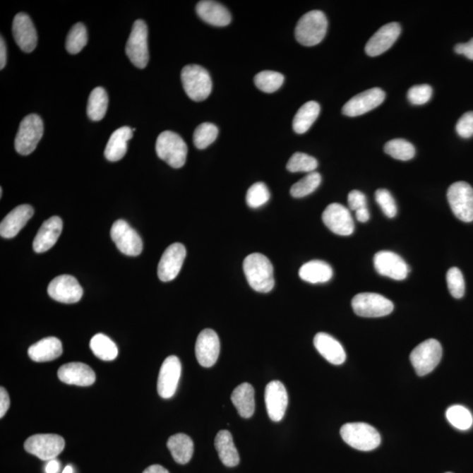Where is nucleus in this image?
I'll use <instances>...</instances> for the list:
<instances>
[{
    "instance_id": "nucleus-1",
    "label": "nucleus",
    "mask_w": 473,
    "mask_h": 473,
    "mask_svg": "<svg viewBox=\"0 0 473 473\" xmlns=\"http://www.w3.org/2000/svg\"><path fill=\"white\" fill-rule=\"evenodd\" d=\"M243 268L247 282L257 292L268 293L274 289V268L263 254H250L244 261Z\"/></svg>"
},
{
    "instance_id": "nucleus-2",
    "label": "nucleus",
    "mask_w": 473,
    "mask_h": 473,
    "mask_svg": "<svg viewBox=\"0 0 473 473\" xmlns=\"http://www.w3.org/2000/svg\"><path fill=\"white\" fill-rule=\"evenodd\" d=\"M328 20L322 11L313 10L304 14L298 21L296 38L301 45L312 47L319 44L325 37Z\"/></svg>"
},
{
    "instance_id": "nucleus-3",
    "label": "nucleus",
    "mask_w": 473,
    "mask_h": 473,
    "mask_svg": "<svg viewBox=\"0 0 473 473\" xmlns=\"http://www.w3.org/2000/svg\"><path fill=\"white\" fill-rule=\"evenodd\" d=\"M181 79L185 92L193 101L205 100L212 93V78L209 72L199 65L185 66L181 71Z\"/></svg>"
},
{
    "instance_id": "nucleus-4",
    "label": "nucleus",
    "mask_w": 473,
    "mask_h": 473,
    "mask_svg": "<svg viewBox=\"0 0 473 473\" xmlns=\"http://www.w3.org/2000/svg\"><path fill=\"white\" fill-rule=\"evenodd\" d=\"M155 148L158 157L174 169H180L186 162L188 147L179 134L165 131L158 136Z\"/></svg>"
},
{
    "instance_id": "nucleus-5",
    "label": "nucleus",
    "mask_w": 473,
    "mask_h": 473,
    "mask_svg": "<svg viewBox=\"0 0 473 473\" xmlns=\"http://www.w3.org/2000/svg\"><path fill=\"white\" fill-rule=\"evenodd\" d=\"M340 434L348 445L356 450L370 451L380 446V433L369 424L351 423L342 426Z\"/></svg>"
},
{
    "instance_id": "nucleus-6",
    "label": "nucleus",
    "mask_w": 473,
    "mask_h": 473,
    "mask_svg": "<svg viewBox=\"0 0 473 473\" xmlns=\"http://www.w3.org/2000/svg\"><path fill=\"white\" fill-rule=\"evenodd\" d=\"M443 349L438 340H425L418 345L410 354V361L412 363L418 376H425L438 366L441 361Z\"/></svg>"
},
{
    "instance_id": "nucleus-7",
    "label": "nucleus",
    "mask_w": 473,
    "mask_h": 473,
    "mask_svg": "<svg viewBox=\"0 0 473 473\" xmlns=\"http://www.w3.org/2000/svg\"><path fill=\"white\" fill-rule=\"evenodd\" d=\"M44 132L42 119L36 114L28 115L21 121L16 138V149L21 155L35 151Z\"/></svg>"
},
{
    "instance_id": "nucleus-8",
    "label": "nucleus",
    "mask_w": 473,
    "mask_h": 473,
    "mask_svg": "<svg viewBox=\"0 0 473 473\" xmlns=\"http://www.w3.org/2000/svg\"><path fill=\"white\" fill-rule=\"evenodd\" d=\"M148 29L144 20L134 23L132 32L127 41L126 53L134 66L139 68L147 67L149 61Z\"/></svg>"
},
{
    "instance_id": "nucleus-9",
    "label": "nucleus",
    "mask_w": 473,
    "mask_h": 473,
    "mask_svg": "<svg viewBox=\"0 0 473 473\" xmlns=\"http://www.w3.org/2000/svg\"><path fill=\"white\" fill-rule=\"evenodd\" d=\"M447 198L451 210L458 220L469 223L473 221V188L465 181L450 185Z\"/></svg>"
},
{
    "instance_id": "nucleus-10",
    "label": "nucleus",
    "mask_w": 473,
    "mask_h": 473,
    "mask_svg": "<svg viewBox=\"0 0 473 473\" xmlns=\"http://www.w3.org/2000/svg\"><path fill=\"white\" fill-rule=\"evenodd\" d=\"M356 315L362 318H381L394 311V304L388 298L376 293H360L352 301Z\"/></svg>"
},
{
    "instance_id": "nucleus-11",
    "label": "nucleus",
    "mask_w": 473,
    "mask_h": 473,
    "mask_svg": "<svg viewBox=\"0 0 473 473\" xmlns=\"http://www.w3.org/2000/svg\"><path fill=\"white\" fill-rule=\"evenodd\" d=\"M64 447V439L56 434H36L30 436L24 443V448L28 453L43 461L54 460Z\"/></svg>"
},
{
    "instance_id": "nucleus-12",
    "label": "nucleus",
    "mask_w": 473,
    "mask_h": 473,
    "mask_svg": "<svg viewBox=\"0 0 473 473\" xmlns=\"http://www.w3.org/2000/svg\"><path fill=\"white\" fill-rule=\"evenodd\" d=\"M112 241L122 253L127 256H138L143 250L140 236L125 220L114 222L111 229Z\"/></svg>"
},
{
    "instance_id": "nucleus-13",
    "label": "nucleus",
    "mask_w": 473,
    "mask_h": 473,
    "mask_svg": "<svg viewBox=\"0 0 473 473\" xmlns=\"http://www.w3.org/2000/svg\"><path fill=\"white\" fill-rule=\"evenodd\" d=\"M47 293L52 299L59 303L71 304L78 303L83 291L78 280L71 275H60L54 278L47 287Z\"/></svg>"
},
{
    "instance_id": "nucleus-14",
    "label": "nucleus",
    "mask_w": 473,
    "mask_h": 473,
    "mask_svg": "<svg viewBox=\"0 0 473 473\" xmlns=\"http://www.w3.org/2000/svg\"><path fill=\"white\" fill-rule=\"evenodd\" d=\"M186 254V249L183 244L174 243L167 247L159 262V279L164 282L176 279L183 267Z\"/></svg>"
},
{
    "instance_id": "nucleus-15",
    "label": "nucleus",
    "mask_w": 473,
    "mask_h": 473,
    "mask_svg": "<svg viewBox=\"0 0 473 473\" xmlns=\"http://www.w3.org/2000/svg\"><path fill=\"white\" fill-rule=\"evenodd\" d=\"M323 221L335 234L349 236L354 234V221L347 207L340 203H331L323 213Z\"/></svg>"
},
{
    "instance_id": "nucleus-16",
    "label": "nucleus",
    "mask_w": 473,
    "mask_h": 473,
    "mask_svg": "<svg viewBox=\"0 0 473 473\" xmlns=\"http://www.w3.org/2000/svg\"><path fill=\"white\" fill-rule=\"evenodd\" d=\"M181 373V364L176 356H169L160 370L157 390L163 399H169L176 394Z\"/></svg>"
},
{
    "instance_id": "nucleus-17",
    "label": "nucleus",
    "mask_w": 473,
    "mask_h": 473,
    "mask_svg": "<svg viewBox=\"0 0 473 473\" xmlns=\"http://www.w3.org/2000/svg\"><path fill=\"white\" fill-rule=\"evenodd\" d=\"M385 94L381 88H373L356 95L342 109V112L348 117L367 114L383 103Z\"/></svg>"
},
{
    "instance_id": "nucleus-18",
    "label": "nucleus",
    "mask_w": 473,
    "mask_h": 473,
    "mask_svg": "<svg viewBox=\"0 0 473 473\" xmlns=\"http://www.w3.org/2000/svg\"><path fill=\"white\" fill-rule=\"evenodd\" d=\"M374 268L382 276L402 281L407 278L409 272V265L398 254L390 251H381L374 256Z\"/></svg>"
},
{
    "instance_id": "nucleus-19",
    "label": "nucleus",
    "mask_w": 473,
    "mask_h": 473,
    "mask_svg": "<svg viewBox=\"0 0 473 473\" xmlns=\"http://www.w3.org/2000/svg\"><path fill=\"white\" fill-rule=\"evenodd\" d=\"M220 354V341L217 334L212 329L200 333L196 343V356L203 367H212L216 364Z\"/></svg>"
},
{
    "instance_id": "nucleus-20",
    "label": "nucleus",
    "mask_w": 473,
    "mask_h": 473,
    "mask_svg": "<svg viewBox=\"0 0 473 473\" xmlns=\"http://www.w3.org/2000/svg\"><path fill=\"white\" fill-rule=\"evenodd\" d=\"M265 402L269 418L274 421H282L285 416L289 397L285 385L281 381H274L267 385Z\"/></svg>"
},
{
    "instance_id": "nucleus-21",
    "label": "nucleus",
    "mask_w": 473,
    "mask_h": 473,
    "mask_svg": "<svg viewBox=\"0 0 473 473\" xmlns=\"http://www.w3.org/2000/svg\"><path fill=\"white\" fill-rule=\"evenodd\" d=\"M401 31V25L398 23H392L384 25L366 43V53L372 57L385 53L397 41Z\"/></svg>"
},
{
    "instance_id": "nucleus-22",
    "label": "nucleus",
    "mask_w": 473,
    "mask_h": 473,
    "mask_svg": "<svg viewBox=\"0 0 473 473\" xmlns=\"http://www.w3.org/2000/svg\"><path fill=\"white\" fill-rule=\"evenodd\" d=\"M13 35L17 45L25 53H31L37 46V32L28 14L20 13L14 17Z\"/></svg>"
},
{
    "instance_id": "nucleus-23",
    "label": "nucleus",
    "mask_w": 473,
    "mask_h": 473,
    "mask_svg": "<svg viewBox=\"0 0 473 473\" xmlns=\"http://www.w3.org/2000/svg\"><path fill=\"white\" fill-rule=\"evenodd\" d=\"M58 378L64 383L88 387L96 381V374L86 364L72 362L65 364L58 370Z\"/></svg>"
},
{
    "instance_id": "nucleus-24",
    "label": "nucleus",
    "mask_w": 473,
    "mask_h": 473,
    "mask_svg": "<svg viewBox=\"0 0 473 473\" xmlns=\"http://www.w3.org/2000/svg\"><path fill=\"white\" fill-rule=\"evenodd\" d=\"M63 220L59 217H50L39 229L32 243L35 252L45 253L56 245L63 231Z\"/></svg>"
},
{
    "instance_id": "nucleus-25",
    "label": "nucleus",
    "mask_w": 473,
    "mask_h": 473,
    "mask_svg": "<svg viewBox=\"0 0 473 473\" xmlns=\"http://www.w3.org/2000/svg\"><path fill=\"white\" fill-rule=\"evenodd\" d=\"M34 215L31 205H23L16 207L0 224V235L2 238L12 239L17 236Z\"/></svg>"
},
{
    "instance_id": "nucleus-26",
    "label": "nucleus",
    "mask_w": 473,
    "mask_h": 473,
    "mask_svg": "<svg viewBox=\"0 0 473 473\" xmlns=\"http://www.w3.org/2000/svg\"><path fill=\"white\" fill-rule=\"evenodd\" d=\"M196 10L200 19L215 27H225L231 23L230 12L220 3L203 0L198 2Z\"/></svg>"
},
{
    "instance_id": "nucleus-27",
    "label": "nucleus",
    "mask_w": 473,
    "mask_h": 473,
    "mask_svg": "<svg viewBox=\"0 0 473 473\" xmlns=\"http://www.w3.org/2000/svg\"><path fill=\"white\" fill-rule=\"evenodd\" d=\"M314 345L323 358L333 365H341L347 359V354L342 345L330 335L319 333L314 337Z\"/></svg>"
},
{
    "instance_id": "nucleus-28",
    "label": "nucleus",
    "mask_w": 473,
    "mask_h": 473,
    "mask_svg": "<svg viewBox=\"0 0 473 473\" xmlns=\"http://www.w3.org/2000/svg\"><path fill=\"white\" fill-rule=\"evenodd\" d=\"M63 354V345L58 338H43L28 349V356L35 362H49Z\"/></svg>"
},
{
    "instance_id": "nucleus-29",
    "label": "nucleus",
    "mask_w": 473,
    "mask_h": 473,
    "mask_svg": "<svg viewBox=\"0 0 473 473\" xmlns=\"http://www.w3.org/2000/svg\"><path fill=\"white\" fill-rule=\"evenodd\" d=\"M133 130L128 126L120 127L112 134L105 148V158L110 162H118L126 155L127 142L133 138Z\"/></svg>"
},
{
    "instance_id": "nucleus-30",
    "label": "nucleus",
    "mask_w": 473,
    "mask_h": 473,
    "mask_svg": "<svg viewBox=\"0 0 473 473\" xmlns=\"http://www.w3.org/2000/svg\"><path fill=\"white\" fill-rule=\"evenodd\" d=\"M231 399L240 417L245 419L253 417L256 411V399H254V389L252 385L240 384L232 392Z\"/></svg>"
},
{
    "instance_id": "nucleus-31",
    "label": "nucleus",
    "mask_w": 473,
    "mask_h": 473,
    "mask_svg": "<svg viewBox=\"0 0 473 473\" xmlns=\"http://www.w3.org/2000/svg\"><path fill=\"white\" fill-rule=\"evenodd\" d=\"M214 443L218 457L225 467H235L239 464V455L230 432L228 431L218 432Z\"/></svg>"
},
{
    "instance_id": "nucleus-32",
    "label": "nucleus",
    "mask_w": 473,
    "mask_h": 473,
    "mask_svg": "<svg viewBox=\"0 0 473 473\" xmlns=\"http://www.w3.org/2000/svg\"><path fill=\"white\" fill-rule=\"evenodd\" d=\"M167 446L174 461L180 465L188 464L194 453V443L188 436L183 433L170 436Z\"/></svg>"
},
{
    "instance_id": "nucleus-33",
    "label": "nucleus",
    "mask_w": 473,
    "mask_h": 473,
    "mask_svg": "<svg viewBox=\"0 0 473 473\" xmlns=\"http://www.w3.org/2000/svg\"><path fill=\"white\" fill-rule=\"evenodd\" d=\"M299 276L303 281L309 283H325L333 278V270L325 261H311L300 268Z\"/></svg>"
},
{
    "instance_id": "nucleus-34",
    "label": "nucleus",
    "mask_w": 473,
    "mask_h": 473,
    "mask_svg": "<svg viewBox=\"0 0 473 473\" xmlns=\"http://www.w3.org/2000/svg\"><path fill=\"white\" fill-rule=\"evenodd\" d=\"M320 104L316 101L304 104L297 112L293 120V129L298 134H303L309 130L320 114Z\"/></svg>"
},
{
    "instance_id": "nucleus-35",
    "label": "nucleus",
    "mask_w": 473,
    "mask_h": 473,
    "mask_svg": "<svg viewBox=\"0 0 473 473\" xmlns=\"http://www.w3.org/2000/svg\"><path fill=\"white\" fill-rule=\"evenodd\" d=\"M109 98L107 90L102 87H97L90 95L87 114L92 121H100L107 114Z\"/></svg>"
},
{
    "instance_id": "nucleus-36",
    "label": "nucleus",
    "mask_w": 473,
    "mask_h": 473,
    "mask_svg": "<svg viewBox=\"0 0 473 473\" xmlns=\"http://www.w3.org/2000/svg\"><path fill=\"white\" fill-rule=\"evenodd\" d=\"M90 347L94 355L104 361H112L118 357L117 345L110 337L102 333L95 335L90 342Z\"/></svg>"
},
{
    "instance_id": "nucleus-37",
    "label": "nucleus",
    "mask_w": 473,
    "mask_h": 473,
    "mask_svg": "<svg viewBox=\"0 0 473 473\" xmlns=\"http://www.w3.org/2000/svg\"><path fill=\"white\" fill-rule=\"evenodd\" d=\"M385 154L400 161H409L416 155V148L410 142L403 139H395L385 145Z\"/></svg>"
},
{
    "instance_id": "nucleus-38",
    "label": "nucleus",
    "mask_w": 473,
    "mask_h": 473,
    "mask_svg": "<svg viewBox=\"0 0 473 473\" xmlns=\"http://www.w3.org/2000/svg\"><path fill=\"white\" fill-rule=\"evenodd\" d=\"M446 418L454 428L460 431H468L473 424L472 414L467 407L453 405L446 411Z\"/></svg>"
},
{
    "instance_id": "nucleus-39",
    "label": "nucleus",
    "mask_w": 473,
    "mask_h": 473,
    "mask_svg": "<svg viewBox=\"0 0 473 473\" xmlns=\"http://www.w3.org/2000/svg\"><path fill=\"white\" fill-rule=\"evenodd\" d=\"M284 83V76L281 73L265 71L258 73L254 78V83L258 89L265 93L275 92L281 88Z\"/></svg>"
},
{
    "instance_id": "nucleus-40",
    "label": "nucleus",
    "mask_w": 473,
    "mask_h": 473,
    "mask_svg": "<svg viewBox=\"0 0 473 473\" xmlns=\"http://www.w3.org/2000/svg\"><path fill=\"white\" fill-rule=\"evenodd\" d=\"M321 174L318 172L309 173L303 179L297 181L290 188V194L294 198H301L311 195L321 184Z\"/></svg>"
},
{
    "instance_id": "nucleus-41",
    "label": "nucleus",
    "mask_w": 473,
    "mask_h": 473,
    "mask_svg": "<svg viewBox=\"0 0 473 473\" xmlns=\"http://www.w3.org/2000/svg\"><path fill=\"white\" fill-rule=\"evenodd\" d=\"M88 42V34L85 25L76 23L73 25L66 39V49L71 54L81 52Z\"/></svg>"
},
{
    "instance_id": "nucleus-42",
    "label": "nucleus",
    "mask_w": 473,
    "mask_h": 473,
    "mask_svg": "<svg viewBox=\"0 0 473 473\" xmlns=\"http://www.w3.org/2000/svg\"><path fill=\"white\" fill-rule=\"evenodd\" d=\"M218 136V128L212 123H203L196 127L194 134H193V142L196 148L205 149L210 145H212L217 140Z\"/></svg>"
},
{
    "instance_id": "nucleus-43",
    "label": "nucleus",
    "mask_w": 473,
    "mask_h": 473,
    "mask_svg": "<svg viewBox=\"0 0 473 473\" xmlns=\"http://www.w3.org/2000/svg\"><path fill=\"white\" fill-rule=\"evenodd\" d=\"M318 162L316 158L304 152H296L291 156L289 161L287 162V169L289 172H315Z\"/></svg>"
},
{
    "instance_id": "nucleus-44",
    "label": "nucleus",
    "mask_w": 473,
    "mask_h": 473,
    "mask_svg": "<svg viewBox=\"0 0 473 473\" xmlns=\"http://www.w3.org/2000/svg\"><path fill=\"white\" fill-rule=\"evenodd\" d=\"M270 199V192L263 183L252 185L246 193V203L251 208L256 209L263 206Z\"/></svg>"
},
{
    "instance_id": "nucleus-45",
    "label": "nucleus",
    "mask_w": 473,
    "mask_h": 473,
    "mask_svg": "<svg viewBox=\"0 0 473 473\" xmlns=\"http://www.w3.org/2000/svg\"><path fill=\"white\" fill-rule=\"evenodd\" d=\"M447 284L451 296L456 299H460L464 297L465 291V283L463 274L457 268H451L447 272Z\"/></svg>"
},
{
    "instance_id": "nucleus-46",
    "label": "nucleus",
    "mask_w": 473,
    "mask_h": 473,
    "mask_svg": "<svg viewBox=\"0 0 473 473\" xmlns=\"http://www.w3.org/2000/svg\"><path fill=\"white\" fill-rule=\"evenodd\" d=\"M376 199L378 205H380L382 212L389 218H393L397 214V205L393 198L391 193L387 189H378L376 193Z\"/></svg>"
},
{
    "instance_id": "nucleus-47",
    "label": "nucleus",
    "mask_w": 473,
    "mask_h": 473,
    "mask_svg": "<svg viewBox=\"0 0 473 473\" xmlns=\"http://www.w3.org/2000/svg\"><path fill=\"white\" fill-rule=\"evenodd\" d=\"M431 86L421 85L411 87L407 92V100L414 105H421L428 103L432 97Z\"/></svg>"
},
{
    "instance_id": "nucleus-48",
    "label": "nucleus",
    "mask_w": 473,
    "mask_h": 473,
    "mask_svg": "<svg viewBox=\"0 0 473 473\" xmlns=\"http://www.w3.org/2000/svg\"><path fill=\"white\" fill-rule=\"evenodd\" d=\"M456 131L462 138L469 139L473 136V112H467L458 120Z\"/></svg>"
},
{
    "instance_id": "nucleus-49",
    "label": "nucleus",
    "mask_w": 473,
    "mask_h": 473,
    "mask_svg": "<svg viewBox=\"0 0 473 473\" xmlns=\"http://www.w3.org/2000/svg\"><path fill=\"white\" fill-rule=\"evenodd\" d=\"M348 205L352 210H359L367 207L366 196L359 191H352L348 195Z\"/></svg>"
},
{
    "instance_id": "nucleus-50",
    "label": "nucleus",
    "mask_w": 473,
    "mask_h": 473,
    "mask_svg": "<svg viewBox=\"0 0 473 473\" xmlns=\"http://www.w3.org/2000/svg\"><path fill=\"white\" fill-rule=\"evenodd\" d=\"M455 52L464 54L468 59L473 61V38L467 43H460L454 47Z\"/></svg>"
},
{
    "instance_id": "nucleus-51",
    "label": "nucleus",
    "mask_w": 473,
    "mask_h": 473,
    "mask_svg": "<svg viewBox=\"0 0 473 473\" xmlns=\"http://www.w3.org/2000/svg\"><path fill=\"white\" fill-rule=\"evenodd\" d=\"M10 407V397L6 388H0V417L3 418Z\"/></svg>"
},
{
    "instance_id": "nucleus-52",
    "label": "nucleus",
    "mask_w": 473,
    "mask_h": 473,
    "mask_svg": "<svg viewBox=\"0 0 473 473\" xmlns=\"http://www.w3.org/2000/svg\"><path fill=\"white\" fill-rule=\"evenodd\" d=\"M6 64V47L5 41L1 36L0 40V70H3Z\"/></svg>"
},
{
    "instance_id": "nucleus-53",
    "label": "nucleus",
    "mask_w": 473,
    "mask_h": 473,
    "mask_svg": "<svg viewBox=\"0 0 473 473\" xmlns=\"http://www.w3.org/2000/svg\"><path fill=\"white\" fill-rule=\"evenodd\" d=\"M61 464L60 462L54 460L49 461V463L47 464L45 467L46 473H58L60 471Z\"/></svg>"
},
{
    "instance_id": "nucleus-54",
    "label": "nucleus",
    "mask_w": 473,
    "mask_h": 473,
    "mask_svg": "<svg viewBox=\"0 0 473 473\" xmlns=\"http://www.w3.org/2000/svg\"><path fill=\"white\" fill-rule=\"evenodd\" d=\"M356 218L361 223H366V222L369 220L370 213L367 207L366 208H362L356 212Z\"/></svg>"
},
{
    "instance_id": "nucleus-55",
    "label": "nucleus",
    "mask_w": 473,
    "mask_h": 473,
    "mask_svg": "<svg viewBox=\"0 0 473 473\" xmlns=\"http://www.w3.org/2000/svg\"><path fill=\"white\" fill-rule=\"evenodd\" d=\"M143 473H169V472L162 465H154L145 469Z\"/></svg>"
},
{
    "instance_id": "nucleus-56",
    "label": "nucleus",
    "mask_w": 473,
    "mask_h": 473,
    "mask_svg": "<svg viewBox=\"0 0 473 473\" xmlns=\"http://www.w3.org/2000/svg\"><path fill=\"white\" fill-rule=\"evenodd\" d=\"M63 473H73V468L71 465H68V467H65Z\"/></svg>"
},
{
    "instance_id": "nucleus-57",
    "label": "nucleus",
    "mask_w": 473,
    "mask_h": 473,
    "mask_svg": "<svg viewBox=\"0 0 473 473\" xmlns=\"http://www.w3.org/2000/svg\"><path fill=\"white\" fill-rule=\"evenodd\" d=\"M2 196H3V189L1 188H0V196H1V198H2Z\"/></svg>"
},
{
    "instance_id": "nucleus-58",
    "label": "nucleus",
    "mask_w": 473,
    "mask_h": 473,
    "mask_svg": "<svg viewBox=\"0 0 473 473\" xmlns=\"http://www.w3.org/2000/svg\"><path fill=\"white\" fill-rule=\"evenodd\" d=\"M446 473H451V472H446Z\"/></svg>"
}]
</instances>
